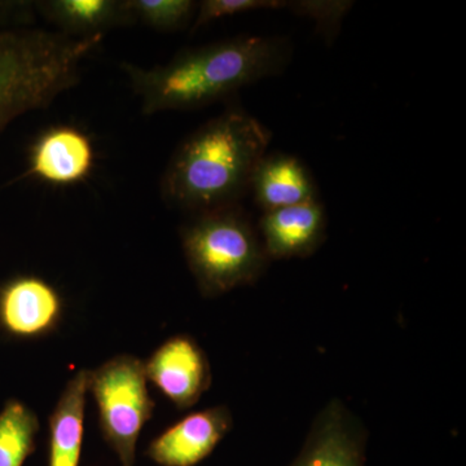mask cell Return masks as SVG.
I'll return each mask as SVG.
<instances>
[{
    "mask_svg": "<svg viewBox=\"0 0 466 466\" xmlns=\"http://www.w3.org/2000/svg\"><path fill=\"white\" fill-rule=\"evenodd\" d=\"M293 47L283 36L242 35L177 55L164 66L122 64L146 116L204 108L260 79L281 75Z\"/></svg>",
    "mask_w": 466,
    "mask_h": 466,
    "instance_id": "6da1fadb",
    "label": "cell"
},
{
    "mask_svg": "<svg viewBox=\"0 0 466 466\" xmlns=\"http://www.w3.org/2000/svg\"><path fill=\"white\" fill-rule=\"evenodd\" d=\"M272 135L232 106L189 135L175 150L161 182L162 198L192 214L238 205Z\"/></svg>",
    "mask_w": 466,
    "mask_h": 466,
    "instance_id": "7a4b0ae2",
    "label": "cell"
},
{
    "mask_svg": "<svg viewBox=\"0 0 466 466\" xmlns=\"http://www.w3.org/2000/svg\"><path fill=\"white\" fill-rule=\"evenodd\" d=\"M103 38L0 27V135L18 116L46 109L78 85L82 64Z\"/></svg>",
    "mask_w": 466,
    "mask_h": 466,
    "instance_id": "3957f363",
    "label": "cell"
},
{
    "mask_svg": "<svg viewBox=\"0 0 466 466\" xmlns=\"http://www.w3.org/2000/svg\"><path fill=\"white\" fill-rule=\"evenodd\" d=\"M180 238L204 297L213 299L256 283L269 263L258 229L238 204L193 214Z\"/></svg>",
    "mask_w": 466,
    "mask_h": 466,
    "instance_id": "277c9868",
    "label": "cell"
},
{
    "mask_svg": "<svg viewBox=\"0 0 466 466\" xmlns=\"http://www.w3.org/2000/svg\"><path fill=\"white\" fill-rule=\"evenodd\" d=\"M147 381L144 361L131 355L112 358L90 373L101 434L122 466H134L137 440L155 410Z\"/></svg>",
    "mask_w": 466,
    "mask_h": 466,
    "instance_id": "5b68a950",
    "label": "cell"
},
{
    "mask_svg": "<svg viewBox=\"0 0 466 466\" xmlns=\"http://www.w3.org/2000/svg\"><path fill=\"white\" fill-rule=\"evenodd\" d=\"M64 300L36 275H17L0 285V330L21 341L45 339L57 329Z\"/></svg>",
    "mask_w": 466,
    "mask_h": 466,
    "instance_id": "8992f818",
    "label": "cell"
},
{
    "mask_svg": "<svg viewBox=\"0 0 466 466\" xmlns=\"http://www.w3.org/2000/svg\"><path fill=\"white\" fill-rule=\"evenodd\" d=\"M149 380L179 410L191 408L211 385L207 354L187 334L170 337L144 363Z\"/></svg>",
    "mask_w": 466,
    "mask_h": 466,
    "instance_id": "52a82bcc",
    "label": "cell"
},
{
    "mask_svg": "<svg viewBox=\"0 0 466 466\" xmlns=\"http://www.w3.org/2000/svg\"><path fill=\"white\" fill-rule=\"evenodd\" d=\"M368 433L341 400L315 419L299 456L289 466H366Z\"/></svg>",
    "mask_w": 466,
    "mask_h": 466,
    "instance_id": "ba28073f",
    "label": "cell"
},
{
    "mask_svg": "<svg viewBox=\"0 0 466 466\" xmlns=\"http://www.w3.org/2000/svg\"><path fill=\"white\" fill-rule=\"evenodd\" d=\"M94 164L95 149L87 134L76 126H52L30 147L25 177L52 186H73L90 177Z\"/></svg>",
    "mask_w": 466,
    "mask_h": 466,
    "instance_id": "9c48e42d",
    "label": "cell"
},
{
    "mask_svg": "<svg viewBox=\"0 0 466 466\" xmlns=\"http://www.w3.org/2000/svg\"><path fill=\"white\" fill-rule=\"evenodd\" d=\"M232 415L218 406L179 420L152 441L147 456L161 466H195L213 453L229 433Z\"/></svg>",
    "mask_w": 466,
    "mask_h": 466,
    "instance_id": "30bf717a",
    "label": "cell"
},
{
    "mask_svg": "<svg viewBox=\"0 0 466 466\" xmlns=\"http://www.w3.org/2000/svg\"><path fill=\"white\" fill-rule=\"evenodd\" d=\"M328 219L320 201L263 211L258 233L267 257L308 258L327 238Z\"/></svg>",
    "mask_w": 466,
    "mask_h": 466,
    "instance_id": "8fae6325",
    "label": "cell"
},
{
    "mask_svg": "<svg viewBox=\"0 0 466 466\" xmlns=\"http://www.w3.org/2000/svg\"><path fill=\"white\" fill-rule=\"evenodd\" d=\"M249 192L263 211L319 200L314 177L296 156H263L251 175Z\"/></svg>",
    "mask_w": 466,
    "mask_h": 466,
    "instance_id": "7c38bea8",
    "label": "cell"
},
{
    "mask_svg": "<svg viewBox=\"0 0 466 466\" xmlns=\"http://www.w3.org/2000/svg\"><path fill=\"white\" fill-rule=\"evenodd\" d=\"M90 373L87 370L76 372L52 410L48 419V466L79 465Z\"/></svg>",
    "mask_w": 466,
    "mask_h": 466,
    "instance_id": "4fadbf2b",
    "label": "cell"
},
{
    "mask_svg": "<svg viewBox=\"0 0 466 466\" xmlns=\"http://www.w3.org/2000/svg\"><path fill=\"white\" fill-rule=\"evenodd\" d=\"M34 5L70 36L106 35L110 29L135 24L125 0H46Z\"/></svg>",
    "mask_w": 466,
    "mask_h": 466,
    "instance_id": "5bb4252c",
    "label": "cell"
},
{
    "mask_svg": "<svg viewBox=\"0 0 466 466\" xmlns=\"http://www.w3.org/2000/svg\"><path fill=\"white\" fill-rule=\"evenodd\" d=\"M39 420L23 401L11 400L0 410V466H23L35 451Z\"/></svg>",
    "mask_w": 466,
    "mask_h": 466,
    "instance_id": "9a60e30c",
    "label": "cell"
},
{
    "mask_svg": "<svg viewBox=\"0 0 466 466\" xmlns=\"http://www.w3.org/2000/svg\"><path fill=\"white\" fill-rule=\"evenodd\" d=\"M125 5L135 23L140 21L157 32L171 33L193 23L198 3L193 0H125Z\"/></svg>",
    "mask_w": 466,
    "mask_h": 466,
    "instance_id": "2e32d148",
    "label": "cell"
},
{
    "mask_svg": "<svg viewBox=\"0 0 466 466\" xmlns=\"http://www.w3.org/2000/svg\"><path fill=\"white\" fill-rule=\"evenodd\" d=\"M290 2L287 0H204L198 3V12L193 18L192 32H198L208 24L219 18L249 14L254 11H276L289 9Z\"/></svg>",
    "mask_w": 466,
    "mask_h": 466,
    "instance_id": "e0dca14e",
    "label": "cell"
},
{
    "mask_svg": "<svg viewBox=\"0 0 466 466\" xmlns=\"http://www.w3.org/2000/svg\"><path fill=\"white\" fill-rule=\"evenodd\" d=\"M351 5L352 2L336 0H300L290 2L289 9L299 16L311 18L317 23L319 32L323 33L327 38H334Z\"/></svg>",
    "mask_w": 466,
    "mask_h": 466,
    "instance_id": "ac0fdd59",
    "label": "cell"
},
{
    "mask_svg": "<svg viewBox=\"0 0 466 466\" xmlns=\"http://www.w3.org/2000/svg\"><path fill=\"white\" fill-rule=\"evenodd\" d=\"M34 7L29 2L0 0V27L8 24L25 23L30 20V11Z\"/></svg>",
    "mask_w": 466,
    "mask_h": 466,
    "instance_id": "d6986e66",
    "label": "cell"
}]
</instances>
